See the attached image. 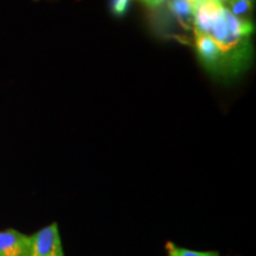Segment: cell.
<instances>
[{"instance_id": "9c48e42d", "label": "cell", "mask_w": 256, "mask_h": 256, "mask_svg": "<svg viewBox=\"0 0 256 256\" xmlns=\"http://www.w3.org/2000/svg\"><path fill=\"white\" fill-rule=\"evenodd\" d=\"M249 2H252V0H249Z\"/></svg>"}, {"instance_id": "277c9868", "label": "cell", "mask_w": 256, "mask_h": 256, "mask_svg": "<svg viewBox=\"0 0 256 256\" xmlns=\"http://www.w3.org/2000/svg\"><path fill=\"white\" fill-rule=\"evenodd\" d=\"M197 0H168V8L184 28H192Z\"/></svg>"}, {"instance_id": "7a4b0ae2", "label": "cell", "mask_w": 256, "mask_h": 256, "mask_svg": "<svg viewBox=\"0 0 256 256\" xmlns=\"http://www.w3.org/2000/svg\"><path fill=\"white\" fill-rule=\"evenodd\" d=\"M26 256H66L57 223H51L30 236Z\"/></svg>"}, {"instance_id": "ba28073f", "label": "cell", "mask_w": 256, "mask_h": 256, "mask_svg": "<svg viewBox=\"0 0 256 256\" xmlns=\"http://www.w3.org/2000/svg\"><path fill=\"white\" fill-rule=\"evenodd\" d=\"M142 2H145L146 5L151 6V8H156V6H158L162 4V2H164L165 0H142Z\"/></svg>"}, {"instance_id": "6da1fadb", "label": "cell", "mask_w": 256, "mask_h": 256, "mask_svg": "<svg viewBox=\"0 0 256 256\" xmlns=\"http://www.w3.org/2000/svg\"><path fill=\"white\" fill-rule=\"evenodd\" d=\"M194 34L206 36L218 50L223 76L243 72L252 58L254 26L249 19L234 16L220 0H197L194 14Z\"/></svg>"}, {"instance_id": "8992f818", "label": "cell", "mask_w": 256, "mask_h": 256, "mask_svg": "<svg viewBox=\"0 0 256 256\" xmlns=\"http://www.w3.org/2000/svg\"><path fill=\"white\" fill-rule=\"evenodd\" d=\"M166 250H168V256H220L217 252L191 250V249L178 247L172 242L166 243Z\"/></svg>"}, {"instance_id": "5b68a950", "label": "cell", "mask_w": 256, "mask_h": 256, "mask_svg": "<svg viewBox=\"0 0 256 256\" xmlns=\"http://www.w3.org/2000/svg\"><path fill=\"white\" fill-rule=\"evenodd\" d=\"M224 5L234 16L240 19H249L252 11V2L249 0H226Z\"/></svg>"}, {"instance_id": "3957f363", "label": "cell", "mask_w": 256, "mask_h": 256, "mask_svg": "<svg viewBox=\"0 0 256 256\" xmlns=\"http://www.w3.org/2000/svg\"><path fill=\"white\" fill-rule=\"evenodd\" d=\"M31 238L16 229L0 232V256H26Z\"/></svg>"}, {"instance_id": "52a82bcc", "label": "cell", "mask_w": 256, "mask_h": 256, "mask_svg": "<svg viewBox=\"0 0 256 256\" xmlns=\"http://www.w3.org/2000/svg\"><path fill=\"white\" fill-rule=\"evenodd\" d=\"M128 2H130V0H112L110 8L113 14L116 16H124L127 11Z\"/></svg>"}]
</instances>
